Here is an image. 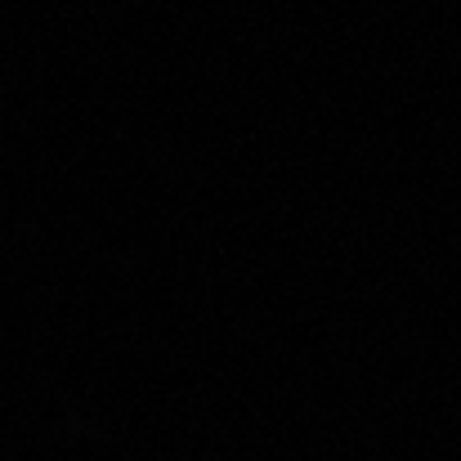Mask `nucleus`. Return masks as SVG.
Instances as JSON below:
<instances>
[]
</instances>
